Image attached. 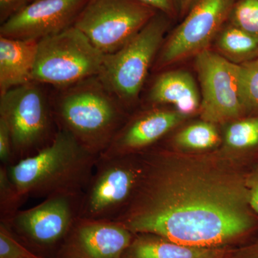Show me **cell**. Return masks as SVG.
Listing matches in <instances>:
<instances>
[{
    "instance_id": "6",
    "label": "cell",
    "mask_w": 258,
    "mask_h": 258,
    "mask_svg": "<svg viewBox=\"0 0 258 258\" xmlns=\"http://www.w3.org/2000/svg\"><path fill=\"white\" fill-rule=\"evenodd\" d=\"M104 56L82 32L71 27L38 42L32 81L55 89L69 87L98 76Z\"/></svg>"
},
{
    "instance_id": "19",
    "label": "cell",
    "mask_w": 258,
    "mask_h": 258,
    "mask_svg": "<svg viewBox=\"0 0 258 258\" xmlns=\"http://www.w3.org/2000/svg\"><path fill=\"white\" fill-rule=\"evenodd\" d=\"M220 32L218 47L226 55L242 60L258 52V37L249 35L231 23Z\"/></svg>"
},
{
    "instance_id": "23",
    "label": "cell",
    "mask_w": 258,
    "mask_h": 258,
    "mask_svg": "<svg viewBox=\"0 0 258 258\" xmlns=\"http://www.w3.org/2000/svg\"><path fill=\"white\" fill-rule=\"evenodd\" d=\"M230 21L234 26L258 37V0H237Z\"/></svg>"
},
{
    "instance_id": "4",
    "label": "cell",
    "mask_w": 258,
    "mask_h": 258,
    "mask_svg": "<svg viewBox=\"0 0 258 258\" xmlns=\"http://www.w3.org/2000/svg\"><path fill=\"white\" fill-rule=\"evenodd\" d=\"M171 20L157 12L121 48L105 55L98 77L125 109L139 99Z\"/></svg>"
},
{
    "instance_id": "21",
    "label": "cell",
    "mask_w": 258,
    "mask_h": 258,
    "mask_svg": "<svg viewBox=\"0 0 258 258\" xmlns=\"http://www.w3.org/2000/svg\"><path fill=\"white\" fill-rule=\"evenodd\" d=\"M25 200L18 193L8 174L7 166H0V217L2 222H8L20 210Z\"/></svg>"
},
{
    "instance_id": "17",
    "label": "cell",
    "mask_w": 258,
    "mask_h": 258,
    "mask_svg": "<svg viewBox=\"0 0 258 258\" xmlns=\"http://www.w3.org/2000/svg\"><path fill=\"white\" fill-rule=\"evenodd\" d=\"M230 247H201L178 243L154 234H136L122 258H225Z\"/></svg>"
},
{
    "instance_id": "14",
    "label": "cell",
    "mask_w": 258,
    "mask_h": 258,
    "mask_svg": "<svg viewBox=\"0 0 258 258\" xmlns=\"http://www.w3.org/2000/svg\"><path fill=\"white\" fill-rule=\"evenodd\" d=\"M185 118L175 110L152 106L150 109L139 113L132 119L125 120L111 144L98 158L111 159L142 152Z\"/></svg>"
},
{
    "instance_id": "3",
    "label": "cell",
    "mask_w": 258,
    "mask_h": 258,
    "mask_svg": "<svg viewBox=\"0 0 258 258\" xmlns=\"http://www.w3.org/2000/svg\"><path fill=\"white\" fill-rule=\"evenodd\" d=\"M52 106L59 129L99 157L126 120V109L98 76L55 89Z\"/></svg>"
},
{
    "instance_id": "9",
    "label": "cell",
    "mask_w": 258,
    "mask_h": 258,
    "mask_svg": "<svg viewBox=\"0 0 258 258\" xmlns=\"http://www.w3.org/2000/svg\"><path fill=\"white\" fill-rule=\"evenodd\" d=\"M237 0H194L181 23L163 42L152 69L161 71L208 49Z\"/></svg>"
},
{
    "instance_id": "22",
    "label": "cell",
    "mask_w": 258,
    "mask_h": 258,
    "mask_svg": "<svg viewBox=\"0 0 258 258\" xmlns=\"http://www.w3.org/2000/svg\"><path fill=\"white\" fill-rule=\"evenodd\" d=\"M242 99L246 115L258 116V58L241 64Z\"/></svg>"
},
{
    "instance_id": "7",
    "label": "cell",
    "mask_w": 258,
    "mask_h": 258,
    "mask_svg": "<svg viewBox=\"0 0 258 258\" xmlns=\"http://www.w3.org/2000/svg\"><path fill=\"white\" fill-rule=\"evenodd\" d=\"M98 158L81 196L79 218L115 220L128 208L144 171L143 157Z\"/></svg>"
},
{
    "instance_id": "10",
    "label": "cell",
    "mask_w": 258,
    "mask_h": 258,
    "mask_svg": "<svg viewBox=\"0 0 258 258\" xmlns=\"http://www.w3.org/2000/svg\"><path fill=\"white\" fill-rule=\"evenodd\" d=\"M195 64L201 85L202 119L217 124L245 115L241 64L209 49L196 55Z\"/></svg>"
},
{
    "instance_id": "31",
    "label": "cell",
    "mask_w": 258,
    "mask_h": 258,
    "mask_svg": "<svg viewBox=\"0 0 258 258\" xmlns=\"http://www.w3.org/2000/svg\"><path fill=\"white\" fill-rule=\"evenodd\" d=\"M32 1H33V0H32Z\"/></svg>"
},
{
    "instance_id": "8",
    "label": "cell",
    "mask_w": 258,
    "mask_h": 258,
    "mask_svg": "<svg viewBox=\"0 0 258 258\" xmlns=\"http://www.w3.org/2000/svg\"><path fill=\"white\" fill-rule=\"evenodd\" d=\"M157 12L139 0H88L74 27L108 55L121 48Z\"/></svg>"
},
{
    "instance_id": "28",
    "label": "cell",
    "mask_w": 258,
    "mask_h": 258,
    "mask_svg": "<svg viewBox=\"0 0 258 258\" xmlns=\"http://www.w3.org/2000/svg\"><path fill=\"white\" fill-rule=\"evenodd\" d=\"M32 0H0V23L16 14L20 10L30 4Z\"/></svg>"
},
{
    "instance_id": "12",
    "label": "cell",
    "mask_w": 258,
    "mask_h": 258,
    "mask_svg": "<svg viewBox=\"0 0 258 258\" xmlns=\"http://www.w3.org/2000/svg\"><path fill=\"white\" fill-rule=\"evenodd\" d=\"M88 0H33L1 24L0 36L40 41L74 26Z\"/></svg>"
},
{
    "instance_id": "30",
    "label": "cell",
    "mask_w": 258,
    "mask_h": 258,
    "mask_svg": "<svg viewBox=\"0 0 258 258\" xmlns=\"http://www.w3.org/2000/svg\"><path fill=\"white\" fill-rule=\"evenodd\" d=\"M193 2L194 0H180V7H181L180 18H184V15L187 13Z\"/></svg>"
},
{
    "instance_id": "2",
    "label": "cell",
    "mask_w": 258,
    "mask_h": 258,
    "mask_svg": "<svg viewBox=\"0 0 258 258\" xmlns=\"http://www.w3.org/2000/svg\"><path fill=\"white\" fill-rule=\"evenodd\" d=\"M98 159L69 132L58 129L52 142L40 152L6 166L10 179L24 200L45 199L83 195Z\"/></svg>"
},
{
    "instance_id": "27",
    "label": "cell",
    "mask_w": 258,
    "mask_h": 258,
    "mask_svg": "<svg viewBox=\"0 0 258 258\" xmlns=\"http://www.w3.org/2000/svg\"><path fill=\"white\" fill-rule=\"evenodd\" d=\"M154 8L158 12L164 13L171 20L180 17L181 7H180V0H139Z\"/></svg>"
},
{
    "instance_id": "18",
    "label": "cell",
    "mask_w": 258,
    "mask_h": 258,
    "mask_svg": "<svg viewBox=\"0 0 258 258\" xmlns=\"http://www.w3.org/2000/svg\"><path fill=\"white\" fill-rule=\"evenodd\" d=\"M220 142L215 124L204 120L183 128L174 139L178 147L189 151L208 150L217 147Z\"/></svg>"
},
{
    "instance_id": "24",
    "label": "cell",
    "mask_w": 258,
    "mask_h": 258,
    "mask_svg": "<svg viewBox=\"0 0 258 258\" xmlns=\"http://www.w3.org/2000/svg\"><path fill=\"white\" fill-rule=\"evenodd\" d=\"M0 258H43L22 244L9 226L0 224Z\"/></svg>"
},
{
    "instance_id": "13",
    "label": "cell",
    "mask_w": 258,
    "mask_h": 258,
    "mask_svg": "<svg viewBox=\"0 0 258 258\" xmlns=\"http://www.w3.org/2000/svg\"><path fill=\"white\" fill-rule=\"evenodd\" d=\"M135 234L115 220L79 218L57 258H122Z\"/></svg>"
},
{
    "instance_id": "11",
    "label": "cell",
    "mask_w": 258,
    "mask_h": 258,
    "mask_svg": "<svg viewBox=\"0 0 258 258\" xmlns=\"http://www.w3.org/2000/svg\"><path fill=\"white\" fill-rule=\"evenodd\" d=\"M81 196L49 197L33 208L19 210L9 222L4 223L35 248L48 249L58 244L60 247L79 218Z\"/></svg>"
},
{
    "instance_id": "29",
    "label": "cell",
    "mask_w": 258,
    "mask_h": 258,
    "mask_svg": "<svg viewBox=\"0 0 258 258\" xmlns=\"http://www.w3.org/2000/svg\"><path fill=\"white\" fill-rule=\"evenodd\" d=\"M225 258H258V235L245 245L232 249Z\"/></svg>"
},
{
    "instance_id": "26",
    "label": "cell",
    "mask_w": 258,
    "mask_h": 258,
    "mask_svg": "<svg viewBox=\"0 0 258 258\" xmlns=\"http://www.w3.org/2000/svg\"><path fill=\"white\" fill-rule=\"evenodd\" d=\"M245 184L249 207L258 217V158L248 172H246Z\"/></svg>"
},
{
    "instance_id": "20",
    "label": "cell",
    "mask_w": 258,
    "mask_h": 258,
    "mask_svg": "<svg viewBox=\"0 0 258 258\" xmlns=\"http://www.w3.org/2000/svg\"><path fill=\"white\" fill-rule=\"evenodd\" d=\"M227 148L237 152H250L258 148V116L235 120L225 134Z\"/></svg>"
},
{
    "instance_id": "1",
    "label": "cell",
    "mask_w": 258,
    "mask_h": 258,
    "mask_svg": "<svg viewBox=\"0 0 258 258\" xmlns=\"http://www.w3.org/2000/svg\"><path fill=\"white\" fill-rule=\"evenodd\" d=\"M144 171L130 205L115 221L134 234L178 243L227 247L252 235L246 172L216 156L164 152L142 155Z\"/></svg>"
},
{
    "instance_id": "5",
    "label": "cell",
    "mask_w": 258,
    "mask_h": 258,
    "mask_svg": "<svg viewBox=\"0 0 258 258\" xmlns=\"http://www.w3.org/2000/svg\"><path fill=\"white\" fill-rule=\"evenodd\" d=\"M45 86L31 81L0 95V118L11 134L15 163L40 152L58 132Z\"/></svg>"
},
{
    "instance_id": "15",
    "label": "cell",
    "mask_w": 258,
    "mask_h": 258,
    "mask_svg": "<svg viewBox=\"0 0 258 258\" xmlns=\"http://www.w3.org/2000/svg\"><path fill=\"white\" fill-rule=\"evenodd\" d=\"M152 106L172 105L185 117L200 111L201 98L196 82L185 71H169L158 75L149 93Z\"/></svg>"
},
{
    "instance_id": "25",
    "label": "cell",
    "mask_w": 258,
    "mask_h": 258,
    "mask_svg": "<svg viewBox=\"0 0 258 258\" xmlns=\"http://www.w3.org/2000/svg\"><path fill=\"white\" fill-rule=\"evenodd\" d=\"M0 161L2 165L10 166L14 164L13 139L8 125L0 118Z\"/></svg>"
},
{
    "instance_id": "16",
    "label": "cell",
    "mask_w": 258,
    "mask_h": 258,
    "mask_svg": "<svg viewBox=\"0 0 258 258\" xmlns=\"http://www.w3.org/2000/svg\"><path fill=\"white\" fill-rule=\"evenodd\" d=\"M38 42L0 36V95L32 81Z\"/></svg>"
}]
</instances>
